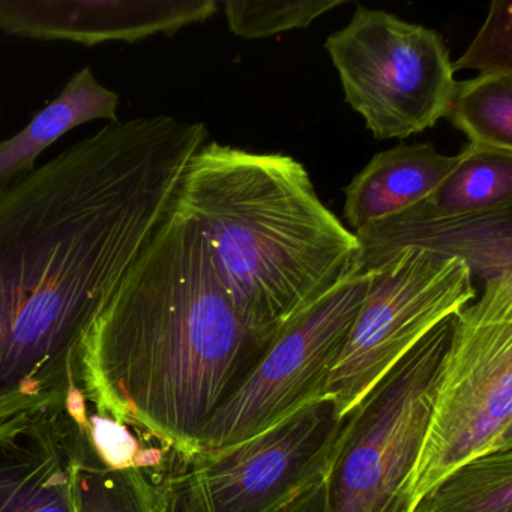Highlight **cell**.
Wrapping results in <instances>:
<instances>
[{
  "label": "cell",
  "instance_id": "6da1fadb",
  "mask_svg": "<svg viewBox=\"0 0 512 512\" xmlns=\"http://www.w3.org/2000/svg\"><path fill=\"white\" fill-rule=\"evenodd\" d=\"M202 122L103 128L0 188V421L64 397L83 329L175 206Z\"/></svg>",
  "mask_w": 512,
  "mask_h": 512
},
{
  "label": "cell",
  "instance_id": "7a4b0ae2",
  "mask_svg": "<svg viewBox=\"0 0 512 512\" xmlns=\"http://www.w3.org/2000/svg\"><path fill=\"white\" fill-rule=\"evenodd\" d=\"M271 343L245 325L175 202L83 329L74 370L98 410L191 455Z\"/></svg>",
  "mask_w": 512,
  "mask_h": 512
},
{
  "label": "cell",
  "instance_id": "3957f363",
  "mask_svg": "<svg viewBox=\"0 0 512 512\" xmlns=\"http://www.w3.org/2000/svg\"><path fill=\"white\" fill-rule=\"evenodd\" d=\"M176 206L196 221L245 325L266 340L361 271L358 236L289 155L203 145Z\"/></svg>",
  "mask_w": 512,
  "mask_h": 512
},
{
  "label": "cell",
  "instance_id": "277c9868",
  "mask_svg": "<svg viewBox=\"0 0 512 512\" xmlns=\"http://www.w3.org/2000/svg\"><path fill=\"white\" fill-rule=\"evenodd\" d=\"M512 448V272L487 281L451 320L410 506L455 467ZM412 509V508H410Z\"/></svg>",
  "mask_w": 512,
  "mask_h": 512
},
{
  "label": "cell",
  "instance_id": "5b68a950",
  "mask_svg": "<svg viewBox=\"0 0 512 512\" xmlns=\"http://www.w3.org/2000/svg\"><path fill=\"white\" fill-rule=\"evenodd\" d=\"M451 319L425 335L344 416L326 469V512H410Z\"/></svg>",
  "mask_w": 512,
  "mask_h": 512
},
{
  "label": "cell",
  "instance_id": "8992f818",
  "mask_svg": "<svg viewBox=\"0 0 512 512\" xmlns=\"http://www.w3.org/2000/svg\"><path fill=\"white\" fill-rule=\"evenodd\" d=\"M343 421L325 395L238 445L178 454L155 487L154 512L271 511L326 472Z\"/></svg>",
  "mask_w": 512,
  "mask_h": 512
},
{
  "label": "cell",
  "instance_id": "52a82bcc",
  "mask_svg": "<svg viewBox=\"0 0 512 512\" xmlns=\"http://www.w3.org/2000/svg\"><path fill=\"white\" fill-rule=\"evenodd\" d=\"M325 47L346 103L376 139H407L448 116L458 82L439 32L358 5Z\"/></svg>",
  "mask_w": 512,
  "mask_h": 512
},
{
  "label": "cell",
  "instance_id": "ba28073f",
  "mask_svg": "<svg viewBox=\"0 0 512 512\" xmlns=\"http://www.w3.org/2000/svg\"><path fill=\"white\" fill-rule=\"evenodd\" d=\"M367 272L364 301L326 388L341 418L425 335L479 295L463 260L416 248L392 253Z\"/></svg>",
  "mask_w": 512,
  "mask_h": 512
},
{
  "label": "cell",
  "instance_id": "9c48e42d",
  "mask_svg": "<svg viewBox=\"0 0 512 512\" xmlns=\"http://www.w3.org/2000/svg\"><path fill=\"white\" fill-rule=\"evenodd\" d=\"M368 280L367 271L353 272L278 332L250 376L203 431L199 451L238 445L325 397Z\"/></svg>",
  "mask_w": 512,
  "mask_h": 512
},
{
  "label": "cell",
  "instance_id": "30bf717a",
  "mask_svg": "<svg viewBox=\"0 0 512 512\" xmlns=\"http://www.w3.org/2000/svg\"><path fill=\"white\" fill-rule=\"evenodd\" d=\"M83 440L64 397L0 421V512H79Z\"/></svg>",
  "mask_w": 512,
  "mask_h": 512
},
{
  "label": "cell",
  "instance_id": "8fae6325",
  "mask_svg": "<svg viewBox=\"0 0 512 512\" xmlns=\"http://www.w3.org/2000/svg\"><path fill=\"white\" fill-rule=\"evenodd\" d=\"M217 0H0V32L97 46L139 43L211 19Z\"/></svg>",
  "mask_w": 512,
  "mask_h": 512
},
{
  "label": "cell",
  "instance_id": "7c38bea8",
  "mask_svg": "<svg viewBox=\"0 0 512 512\" xmlns=\"http://www.w3.org/2000/svg\"><path fill=\"white\" fill-rule=\"evenodd\" d=\"M362 247L361 271L392 253L416 248L469 266L482 283L512 272V205L478 214L425 217L406 209L355 233Z\"/></svg>",
  "mask_w": 512,
  "mask_h": 512
},
{
  "label": "cell",
  "instance_id": "4fadbf2b",
  "mask_svg": "<svg viewBox=\"0 0 512 512\" xmlns=\"http://www.w3.org/2000/svg\"><path fill=\"white\" fill-rule=\"evenodd\" d=\"M461 161L433 143L398 145L379 152L344 190V218L353 233L400 214L436 191Z\"/></svg>",
  "mask_w": 512,
  "mask_h": 512
},
{
  "label": "cell",
  "instance_id": "5bb4252c",
  "mask_svg": "<svg viewBox=\"0 0 512 512\" xmlns=\"http://www.w3.org/2000/svg\"><path fill=\"white\" fill-rule=\"evenodd\" d=\"M119 100V94L101 85L91 68H82L20 133L0 142V188L34 172L40 155L74 128L94 121H121Z\"/></svg>",
  "mask_w": 512,
  "mask_h": 512
},
{
  "label": "cell",
  "instance_id": "9a60e30c",
  "mask_svg": "<svg viewBox=\"0 0 512 512\" xmlns=\"http://www.w3.org/2000/svg\"><path fill=\"white\" fill-rule=\"evenodd\" d=\"M506 205H512V154L467 145L454 172L409 209L425 217H455Z\"/></svg>",
  "mask_w": 512,
  "mask_h": 512
},
{
  "label": "cell",
  "instance_id": "2e32d148",
  "mask_svg": "<svg viewBox=\"0 0 512 512\" xmlns=\"http://www.w3.org/2000/svg\"><path fill=\"white\" fill-rule=\"evenodd\" d=\"M410 512H512V448L455 467L419 496Z\"/></svg>",
  "mask_w": 512,
  "mask_h": 512
},
{
  "label": "cell",
  "instance_id": "e0dca14e",
  "mask_svg": "<svg viewBox=\"0 0 512 512\" xmlns=\"http://www.w3.org/2000/svg\"><path fill=\"white\" fill-rule=\"evenodd\" d=\"M449 122L469 145L512 154V74H479L458 82Z\"/></svg>",
  "mask_w": 512,
  "mask_h": 512
},
{
  "label": "cell",
  "instance_id": "ac0fdd59",
  "mask_svg": "<svg viewBox=\"0 0 512 512\" xmlns=\"http://www.w3.org/2000/svg\"><path fill=\"white\" fill-rule=\"evenodd\" d=\"M88 434L77 466L79 512H154V485L142 473L101 460Z\"/></svg>",
  "mask_w": 512,
  "mask_h": 512
},
{
  "label": "cell",
  "instance_id": "d6986e66",
  "mask_svg": "<svg viewBox=\"0 0 512 512\" xmlns=\"http://www.w3.org/2000/svg\"><path fill=\"white\" fill-rule=\"evenodd\" d=\"M343 4V0H227L224 13L233 34L260 40L310 28L314 20Z\"/></svg>",
  "mask_w": 512,
  "mask_h": 512
},
{
  "label": "cell",
  "instance_id": "ffe728a7",
  "mask_svg": "<svg viewBox=\"0 0 512 512\" xmlns=\"http://www.w3.org/2000/svg\"><path fill=\"white\" fill-rule=\"evenodd\" d=\"M454 73L512 74V4L494 0L487 20L463 56L452 62Z\"/></svg>",
  "mask_w": 512,
  "mask_h": 512
},
{
  "label": "cell",
  "instance_id": "44dd1931",
  "mask_svg": "<svg viewBox=\"0 0 512 512\" xmlns=\"http://www.w3.org/2000/svg\"><path fill=\"white\" fill-rule=\"evenodd\" d=\"M326 472L293 491L268 512H326Z\"/></svg>",
  "mask_w": 512,
  "mask_h": 512
}]
</instances>
